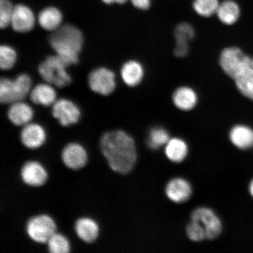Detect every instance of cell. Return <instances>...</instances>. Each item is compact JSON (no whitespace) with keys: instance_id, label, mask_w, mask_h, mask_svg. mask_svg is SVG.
<instances>
[{"instance_id":"cell-34","label":"cell","mask_w":253,"mask_h":253,"mask_svg":"<svg viewBox=\"0 0 253 253\" xmlns=\"http://www.w3.org/2000/svg\"><path fill=\"white\" fill-rule=\"evenodd\" d=\"M249 192L250 194H251L252 197L253 198V179L251 181V183H250Z\"/></svg>"},{"instance_id":"cell-31","label":"cell","mask_w":253,"mask_h":253,"mask_svg":"<svg viewBox=\"0 0 253 253\" xmlns=\"http://www.w3.org/2000/svg\"><path fill=\"white\" fill-rule=\"evenodd\" d=\"M14 6L9 0H0V28L5 29L11 24Z\"/></svg>"},{"instance_id":"cell-10","label":"cell","mask_w":253,"mask_h":253,"mask_svg":"<svg viewBox=\"0 0 253 253\" xmlns=\"http://www.w3.org/2000/svg\"><path fill=\"white\" fill-rule=\"evenodd\" d=\"M61 159L68 169L77 170L86 165L88 155L86 149L81 144L78 142H70L63 147Z\"/></svg>"},{"instance_id":"cell-14","label":"cell","mask_w":253,"mask_h":253,"mask_svg":"<svg viewBox=\"0 0 253 253\" xmlns=\"http://www.w3.org/2000/svg\"><path fill=\"white\" fill-rule=\"evenodd\" d=\"M167 197L177 204L183 203L191 198L192 190L191 184L186 180L176 178L170 180L166 188Z\"/></svg>"},{"instance_id":"cell-33","label":"cell","mask_w":253,"mask_h":253,"mask_svg":"<svg viewBox=\"0 0 253 253\" xmlns=\"http://www.w3.org/2000/svg\"><path fill=\"white\" fill-rule=\"evenodd\" d=\"M102 1L106 4L110 5L114 3H118L119 4H125L128 0H102Z\"/></svg>"},{"instance_id":"cell-3","label":"cell","mask_w":253,"mask_h":253,"mask_svg":"<svg viewBox=\"0 0 253 253\" xmlns=\"http://www.w3.org/2000/svg\"><path fill=\"white\" fill-rule=\"evenodd\" d=\"M70 66L58 55L47 57L39 66V74L46 83L58 88L69 86L72 79L67 71Z\"/></svg>"},{"instance_id":"cell-5","label":"cell","mask_w":253,"mask_h":253,"mask_svg":"<svg viewBox=\"0 0 253 253\" xmlns=\"http://www.w3.org/2000/svg\"><path fill=\"white\" fill-rule=\"evenodd\" d=\"M220 65L225 74L234 80L253 66L252 59L236 47H227L221 52Z\"/></svg>"},{"instance_id":"cell-18","label":"cell","mask_w":253,"mask_h":253,"mask_svg":"<svg viewBox=\"0 0 253 253\" xmlns=\"http://www.w3.org/2000/svg\"><path fill=\"white\" fill-rule=\"evenodd\" d=\"M195 31L191 25L188 23H181L175 30L176 46L174 52L178 57H184L188 54V43L194 39Z\"/></svg>"},{"instance_id":"cell-8","label":"cell","mask_w":253,"mask_h":253,"mask_svg":"<svg viewBox=\"0 0 253 253\" xmlns=\"http://www.w3.org/2000/svg\"><path fill=\"white\" fill-rule=\"evenodd\" d=\"M52 106V116L63 126L76 125L81 119L80 108L70 99L66 98L57 99Z\"/></svg>"},{"instance_id":"cell-6","label":"cell","mask_w":253,"mask_h":253,"mask_svg":"<svg viewBox=\"0 0 253 253\" xmlns=\"http://www.w3.org/2000/svg\"><path fill=\"white\" fill-rule=\"evenodd\" d=\"M56 224L52 217L46 214L36 215L27 221L25 232L29 238L39 244H45L56 233Z\"/></svg>"},{"instance_id":"cell-30","label":"cell","mask_w":253,"mask_h":253,"mask_svg":"<svg viewBox=\"0 0 253 253\" xmlns=\"http://www.w3.org/2000/svg\"><path fill=\"white\" fill-rule=\"evenodd\" d=\"M186 233L189 239L193 242H200L207 239L204 226L197 220H191L186 227Z\"/></svg>"},{"instance_id":"cell-7","label":"cell","mask_w":253,"mask_h":253,"mask_svg":"<svg viewBox=\"0 0 253 253\" xmlns=\"http://www.w3.org/2000/svg\"><path fill=\"white\" fill-rule=\"evenodd\" d=\"M88 86L94 93L108 96L116 87L115 73L106 67L95 68L88 76Z\"/></svg>"},{"instance_id":"cell-1","label":"cell","mask_w":253,"mask_h":253,"mask_svg":"<svg viewBox=\"0 0 253 253\" xmlns=\"http://www.w3.org/2000/svg\"><path fill=\"white\" fill-rule=\"evenodd\" d=\"M101 153L110 169L126 175L133 169L137 160L135 141L122 129L106 131L100 140Z\"/></svg>"},{"instance_id":"cell-25","label":"cell","mask_w":253,"mask_h":253,"mask_svg":"<svg viewBox=\"0 0 253 253\" xmlns=\"http://www.w3.org/2000/svg\"><path fill=\"white\" fill-rule=\"evenodd\" d=\"M236 86L244 96L253 101V67L250 68L235 79Z\"/></svg>"},{"instance_id":"cell-22","label":"cell","mask_w":253,"mask_h":253,"mask_svg":"<svg viewBox=\"0 0 253 253\" xmlns=\"http://www.w3.org/2000/svg\"><path fill=\"white\" fill-rule=\"evenodd\" d=\"M173 102L177 108L189 111L194 108L198 102V96L195 91L189 87H181L173 94Z\"/></svg>"},{"instance_id":"cell-4","label":"cell","mask_w":253,"mask_h":253,"mask_svg":"<svg viewBox=\"0 0 253 253\" xmlns=\"http://www.w3.org/2000/svg\"><path fill=\"white\" fill-rule=\"evenodd\" d=\"M32 79L26 74L18 75L15 79L2 78L0 81V102L12 104L22 101L32 90Z\"/></svg>"},{"instance_id":"cell-17","label":"cell","mask_w":253,"mask_h":253,"mask_svg":"<svg viewBox=\"0 0 253 253\" xmlns=\"http://www.w3.org/2000/svg\"><path fill=\"white\" fill-rule=\"evenodd\" d=\"M32 102L45 107L52 106L57 100V93L53 85L46 83L34 86L30 93Z\"/></svg>"},{"instance_id":"cell-12","label":"cell","mask_w":253,"mask_h":253,"mask_svg":"<svg viewBox=\"0 0 253 253\" xmlns=\"http://www.w3.org/2000/svg\"><path fill=\"white\" fill-rule=\"evenodd\" d=\"M36 25V17L32 9L24 4L14 6L11 26L18 33H26L34 29Z\"/></svg>"},{"instance_id":"cell-19","label":"cell","mask_w":253,"mask_h":253,"mask_svg":"<svg viewBox=\"0 0 253 253\" xmlns=\"http://www.w3.org/2000/svg\"><path fill=\"white\" fill-rule=\"evenodd\" d=\"M144 74V69L141 63L134 60L125 62L120 70L123 81L129 87L137 86L140 84Z\"/></svg>"},{"instance_id":"cell-2","label":"cell","mask_w":253,"mask_h":253,"mask_svg":"<svg viewBox=\"0 0 253 253\" xmlns=\"http://www.w3.org/2000/svg\"><path fill=\"white\" fill-rule=\"evenodd\" d=\"M49 43L56 54L71 66L79 62V55L84 47V37L78 28L66 24L52 32Z\"/></svg>"},{"instance_id":"cell-27","label":"cell","mask_w":253,"mask_h":253,"mask_svg":"<svg viewBox=\"0 0 253 253\" xmlns=\"http://www.w3.org/2000/svg\"><path fill=\"white\" fill-rule=\"evenodd\" d=\"M17 53L13 47L4 44L0 46V68L9 71L14 67L17 61Z\"/></svg>"},{"instance_id":"cell-15","label":"cell","mask_w":253,"mask_h":253,"mask_svg":"<svg viewBox=\"0 0 253 253\" xmlns=\"http://www.w3.org/2000/svg\"><path fill=\"white\" fill-rule=\"evenodd\" d=\"M34 111L29 104L18 101L11 104L7 111V118L12 125L24 126L31 122Z\"/></svg>"},{"instance_id":"cell-9","label":"cell","mask_w":253,"mask_h":253,"mask_svg":"<svg viewBox=\"0 0 253 253\" xmlns=\"http://www.w3.org/2000/svg\"><path fill=\"white\" fill-rule=\"evenodd\" d=\"M191 219L201 223L209 240L216 239L222 231V224L219 217L210 208L202 207L197 209L193 211Z\"/></svg>"},{"instance_id":"cell-23","label":"cell","mask_w":253,"mask_h":253,"mask_svg":"<svg viewBox=\"0 0 253 253\" xmlns=\"http://www.w3.org/2000/svg\"><path fill=\"white\" fill-rule=\"evenodd\" d=\"M216 14L221 23L226 25H232L239 20L240 7L233 0H225L220 3Z\"/></svg>"},{"instance_id":"cell-11","label":"cell","mask_w":253,"mask_h":253,"mask_svg":"<svg viewBox=\"0 0 253 253\" xmlns=\"http://www.w3.org/2000/svg\"><path fill=\"white\" fill-rule=\"evenodd\" d=\"M47 172L45 167L37 161L25 163L20 170V178L24 184L30 187L38 188L46 183Z\"/></svg>"},{"instance_id":"cell-24","label":"cell","mask_w":253,"mask_h":253,"mask_svg":"<svg viewBox=\"0 0 253 253\" xmlns=\"http://www.w3.org/2000/svg\"><path fill=\"white\" fill-rule=\"evenodd\" d=\"M166 156L173 163H181L185 159L188 153V147L186 142L181 139H170L166 144Z\"/></svg>"},{"instance_id":"cell-13","label":"cell","mask_w":253,"mask_h":253,"mask_svg":"<svg viewBox=\"0 0 253 253\" xmlns=\"http://www.w3.org/2000/svg\"><path fill=\"white\" fill-rule=\"evenodd\" d=\"M20 140L25 147L36 150L42 146L46 141L45 129L40 124L30 123L23 126L20 135Z\"/></svg>"},{"instance_id":"cell-21","label":"cell","mask_w":253,"mask_h":253,"mask_svg":"<svg viewBox=\"0 0 253 253\" xmlns=\"http://www.w3.org/2000/svg\"><path fill=\"white\" fill-rule=\"evenodd\" d=\"M230 140L233 144L241 150H247L253 146V130L249 126L237 125L231 129Z\"/></svg>"},{"instance_id":"cell-26","label":"cell","mask_w":253,"mask_h":253,"mask_svg":"<svg viewBox=\"0 0 253 253\" xmlns=\"http://www.w3.org/2000/svg\"><path fill=\"white\" fill-rule=\"evenodd\" d=\"M47 251L50 253H68L71 251L70 243L62 234L55 233L46 243Z\"/></svg>"},{"instance_id":"cell-35","label":"cell","mask_w":253,"mask_h":253,"mask_svg":"<svg viewBox=\"0 0 253 253\" xmlns=\"http://www.w3.org/2000/svg\"><path fill=\"white\" fill-rule=\"evenodd\" d=\"M252 65H253V59H252Z\"/></svg>"},{"instance_id":"cell-20","label":"cell","mask_w":253,"mask_h":253,"mask_svg":"<svg viewBox=\"0 0 253 253\" xmlns=\"http://www.w3.org/2000/svg\"><path fill=\"white\" fill-rule=\"evenodd\" d=\"M38 21L43 30L53 32L62 26L63 15L61 11L56 7H46L40 12Z\"/></svg>"},{"instance_id":"cell-29","label":"cell","mask_w":253,"mask_h":253,"mask_svg":"<svg viewBox=\"0 0 253 253\" xmlns=\"http://www.w3.org/2000/svg\"><path fill=\"white\" fill-rule=\"evenodd\" d=\"M219 4V0H194L193 8L201 17H210L216 14Z\"/></svg>"},{"instance_id":"cell-28","label":"cell","mask_w":253,"mask_h":253,"mask_svg":"<svg viewBox=\"0 0 253 253\" xmlns=\"http://www.w3.org/2000/svg\"><path fill=\"white\" fill-rule=\"evenodd\" d=\"M169 132L161 127H155L151 129L147 139V145L152 150H157L166 145L169 141Z\"/></svg>"},{"instance_id":"cell-16","label":"cell","mask_w":253,"mask_h":253,"mask_svg":"<svg viewBox=\"0 0 253 253\" xmlns=\"http://www.w3.org/2000/svg\"><path fill=\"white\" fill-rule=\"evenodd\" d=\"M75 231L79 239L90 244L99 237L100 228L94 219L89 217H81L75 221Z\"/></svg>"},{"instance_id":"cell-32","label":"cell","mask_w":253,"mask_h":253,"mask_svg":"<svg viewBox=\"0 0 253 253\" xmlns=\"http://www.w3.org/2000/svg\"><path fill=\"white\" fill-rule=\"evenodd\" d=\"M131 1L136 8L147 10L150 7L151 0H131Z\"/></svg>"}]
</instances>
